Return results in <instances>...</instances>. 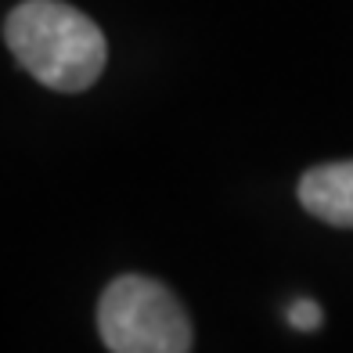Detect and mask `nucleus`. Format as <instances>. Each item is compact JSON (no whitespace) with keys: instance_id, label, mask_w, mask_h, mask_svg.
Returning a JSON list of instances; mask_svg holds the SVG:
<instances>
[{"instance_id":"obj_1","label":"nucleus","mask_w":353,"mask_h":353,"mask_svg":"<svg viewBox=\"0 0 353 353\" xmlns=\"http://www.w3.org/2000/svg\"><path fill=\"white\" fill-rule=\"evenodd\" d=\"M4 43L37 83L61 94L94 87L108 61L98 22L65 0H22L4 19Z\"/></svg>"},{"instance_id":"obj_2","label":"nucleus","mask_w":353,"mask_h":353,"mask_svg":"<svg viewBox=\"0 0 353 353\" xmlns=\"http://www.w3.org/2000/svg\"><path fill=\"white\" fill-rule=\"evenodd\" d=\"M98 335L112 353H191V321L163 281L123 274L98 303Z\"/></svg>"},{"instance_id":"obj_3","label":"nucleus","mask_w":353,"mask_h":353,"mask_svg":"<svg viewBox=\"0 0 353 353\" xmlns=\"http://www.w3.org/2000/svg\"><path fill=\"white\" fill-rule=\"evenodd\" d=\"M299 202L332 228H353V163L307 170L299 176Z\"/></svg>"},{"instance_id":"obj_4","label":"nucleus","mask_w":353,"mask_h":353,"mask_svg":"<svg viewBox=\"0 0 353 353\" xmlns=\"http://www.w3.org/2000/svg\"><path fill=\"white\" fill-rule=\"evenodd\" d=\"M285 317H288V325H292L296 332H317L321 321H325V314H321V307H317L310 296H299V299L288 303Z\"/></svg>"}]
</instances>
